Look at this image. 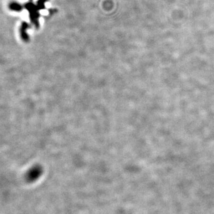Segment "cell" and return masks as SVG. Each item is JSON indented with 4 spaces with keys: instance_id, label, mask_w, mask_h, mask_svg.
<instances>
[{
    "instance_id": "cell-1",
    "label": "cell",
    "mask_w": 214,
    "mask_h": 214,
    "mask_svg": "<svg viewBox=\"0 0 214 214\" xmlns=\"http://www.w3.org/2000/svg\"><path fill=\"white\" fill-rule=\"evenodd\" d=\"M47 0H39L37 2V5L36 6L32 3V0H30L29 2L23 6V7L26 8L29 11L30 20L37 28L39 27L38 19L39 17V14L38 11L41 9L45 8V2Z\"/></svg>"
},
{
    "instance_id": "cell-2",
    "label": "cell",
    "mask_w": 214,
    "mask_h": 214,
    "mask_svg": "<svg viewBox=\"0 0 214 214\" xmlns=\"http://www.w3.org/2000/svg\"><path fill=\"white\" fill-rule=\"evenodd\" d=\"M29 24L26 22L23 23L21 26V29H20V32L22 36L23 39L24 40H28V35L26 34V29L29 28Z\"/></svg>"
},
{
    "instance_id": "cell-3",
    "label": "cell",
    "mask_w": 214,
    "mask_h": 214,
    "mask_svg": "<svg viewBox=\"0 0 214 214\" xmlns=\"http://www.w3.org/2000/svg\"><path fill=\"white\" fill-rule=\"evenodd\" d=\"M10 8L11 10L15 11H21L23 6L17 2H13L10 5Z\"/></svg>"
}]
</instances>
